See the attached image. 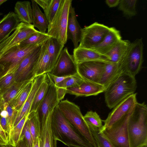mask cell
I'll return each instance as SVG.
<instances>
[{
	"label": "cell",
	"instance_id": "19",
	"mask_svg": "<svg viewBox=\"0 0 147 147\" xmlns=\"http://www.w3.org/2000/svg\"><path fill=\"white\" fill-rule=\"evenodd\" d=\"M73 56L76 65L93 61H109L108 58L105 55L101 54L91 49L78 46L74 48Z\"/></svg>",
	"mask_w": 147,
	"mask_h": 147
},
{
	"label": "cell",
	"instance_id": "46",
	"mask_svg": "<svg viewBox=\"0 0 147 147\" xmlns=\"http://www.w3.org/2000/svg\"><path fill=\"white\" fill-rule=\"evenodd\" d=\"M4 103L5 102L2 97L1 93L0 92V113L3 109Z\"/></svg>",
	"mask_w": 147,
	"mask_h": 147
},
{
	"label": "cell",
	"instance_id": "47",
	"mask_svg": "<svg viewBox=\"0 0 147 147\" xmlns=\"http://www.w3.org/2000/svg\"><path fill=\"white\" fill-rule=\"evenodd\" d=\"M7 111L3 109L0 112V117H5L7 118Z\"/></svg>",
	"mask_w": 147,
	"mask_h": 147
},
{
	"label": "cell",
	"instance_id": "11",
	"mask_svg": "<svg viewBox=\"0 0 147 147\" xmlns=\"http://www.w3.org/2000/svg\"><path fill=\"white\" fill-rule=\"evenodd\" d=\"M38 31L32 24L20 22L13 33L0 44L1 57L9 49Z\"/></svg>",
	"mask_w": 147,
	"mask_h": 147
},
{
	"label": "cell",
	"instance_id": "20",
	"mask_svg": "<svg viewBox=\"0 0 147 147\" xmlns=\"http://www.w3.org/2000/svg\"><path fill=\"white\" fill-rule=\"evenodd\" d=\"M46 40L40 47L36 66V77L50 72L55 66L47 51Z\"/></svg>",
	"mask_w": 147,
	"mask_h": 147
},
{
	"label": "cell",
	"instance_id": "29",
	"mask_svg": "<svg viewBox=\"0 0 147 147\" xmlns=\"http://www.w3.org/2000/svg\"><path fill=\"white\" fill-rule=\"evenodd\" d=\"M63 0H35L43 9L49 24L52 21Z\"/></svg>",
	"mask_w": 147,
	"mask_h": 147
},
{
	"label": "cell",
	"instance_id": "34",
	"mask_svg": "<svg viewBox=\"0 0 147 147\" xmlns=\"http://www.w3.org/2000/svg\"><path fill=\"white\" fill-rule=\"evenodd\" d=\"M84 119L90 129L100 132L102 129V121L96 112L90 111L83 116Z\"/></svg>",
	"mask_w": 147,
	"mask_h": 147
},
{
	"label": "cell",
	"instance_id": "38",
	"mask_svg": "<svg viewBox=\"0 0 147 147\" xmlns=\"http://www.w3.org/2000/svg\"><path fill=\"white\" fill-rule=\"evenodd\" d=\"M29 114H26L14 127L13 146V147H15L20 140L24 126L28 119Z\"/></svg>",
	"mask_w": 147,
	"mask_h": 147
},
{
	"label": "cell",
	"instance_id": "21",
	"mask_svg": "<svg viewBox=\"0 0 147 147\" xmlns=\"http://www.w3.org/2000/svg\"><path fill=\"white\" fill-rule=\"evenodd\" d=\"M82 30L77 19L75 9L71 6L68 18L67 34V39L71 40L74 48L78 46L81 38Z\"/></svg>",
	"mask_w": 147,
	"mask_h": 147
},
{
	"label": "cell",
	"instance_id": "3",
	"mask_svg": "<svg viewBox=\"0 0 147 147\" xmlns=\"http://www.w3.org/2000/svg\"><path fill=\"white\" fill-rule=\"evenodd\" d=\"M136 88L135 77L123 72L105 91L107 106L110 109L113 108L127 97L134 93Z\"/></svg>",
	"mask_w": 147,
	"mask_h": 147
},
{
	"label": "cell",
	"instance_id": "4",
	"mask_svg": "<svg viewBox=\"0 0 147 147\" xmlns=\"http://www.w3.org/2000/svg\"><path fill=\"white\" fill-rule=\"evenodd\" d=\"M58 106L67 120L93 147H97L91 131L84 119L79 107L67 99L60 101Z\"/></svg>",
	"mask_w": 147,
	"mask_h": 147
},
{
	"label": "cell",
	"instance_id": "2",
	"mask_svg": "<svg viewBox=\"0 0 147 147\" xmlns=\"http://www.w3.org/2000/svg\"><path fill=\"white\" fill-rule=\"evenodd\" d=\"M127 130L129 147L147 145V107L137 102L128 119Z\"/></svg>",
	"mask_w": 147,
	"mask_h": 147
},
{
	"label": "cell",
	"instance_id": "17",
	"mask_svg": "<svg viewBox=\"0 0 147 147\" xmlns=\"http://www.w3.org/2000/svg\"><path fill=\"white\" fill-rule=\"evenodd\" d=\"M46 74L36 77L33 80L32 86L28 96L24 104L18 111L14 123V127L26 114H28L36 94L44 80Z\"/></svg>",
	"mask_w": 147,
	"mask_h": 147
},
{
	"label": "cell",
	"instance_id": "50",
	"mask_svg": "<svg viewBox=\"0 0 147 147\" xmlns=\"http://www.w3.org/2000/svg\"><path fill=\"white\" fill-rule=\"evenodd\" d=\"M7 1V0H0V6L3 3Z\"/></svg>",
	"mask_w": 147,
	"mask_h": 147
},
{
	"label": "cell",
	"instance_id": "7",
	"mask_svg": "<svg viewBox=\"0 0 147 147\" xmlns=\"http://www.w3.org/2000/svg\"><path fill=\"white\" fill-rule=\"evenodd\" d=\"M142 38L131 43L124 57L119 62L124 72L135 77L141 68L143 59Z\"/></svg>",
	"mask_w": 147,
	"mask_h": 147
},
{
	"label": "cell",
	"instance_id": "44",
	"mask_svg": "<svg viewBox=\"0 0 147 147\" xmlns=\"http://www.w3.org/2000/svg\"><path fill=\"white\" fill-rule=\"evenodd\" d=\"M120 0H107L106 3L110 7H114L119 5Z\"/></svg>",
	"mask_w": 147,
	"mask_h": 147
},
{
	"label": "cell",
	"instance_id": "9",
	"mask_svg": "<svg viewBox=\"0 0 147 147\" xmlns=\"http://www.w3.org/2000/svg\"><path fill=\"white\" fill-rule=\"evenodd\" d=\"M109 28L103 24L95 22L82 28L81 39L78 46L92 48L101 41Z\"/></svg>",
	"mask_w": 147,
	"mask_h": 147
},
{
	"label": "cell",
	"instance_id": "28",
	"mask_svg": "<svg viewBox=\"0 0 147 147\" xmlns=\"http://www.w3.org/2000/svg\"><path fill=\"white\" fill-rule=\"evenodd\" d=\"M14 11L20 22L32 24V9L30 1L17 2L14 7Z\"/></svg>",
	"mask_w": 147,
	"mask_h": 147
},
{
	"label": "cell",
	"instance_id": "16",
	"mask_svg": "<svg viewBox=\"0 0 147 147\" xmlns=\"http://www.w3.org/2000/svg\"><path fill=\"white\" fill-rule=\"evenodd\" d=\"M105 90V87L99 83L84 80L78 86L67 88L66 94L74 95L76 97L88 96L97 95Z\"/></svg>",
	"mask_w": 147,
	"mask_h": 147
},
{
	"label": "cell",
	"instance_id": "40",
	"mask_svg": "<svg viewBox=\"0 0 147 147\" xmlns=\"http://www.w3.org/2000/svg\"><path fill=\"white\" fill-rule=\"evenodd\" d=\"M15 82L13 73L8 74L0 78V92L2 93Z\"/></svg>",
	"mask_w": 147,
	"mask_h": 147
},
{
	"label": "cell",
	"instance_id": "51",
	"mask_svg": "<svg viewBox=\"0 0 147 147\" xmlns=\"http://www.w3.org/2000/svg\"><path fill=\"white\" fill-rule=\"evenodd\" d=\"M4 146H5V145L0 140V147H3Z\"/></svg>",
	"mask_w": 147,
	"mask_h": 147
},
{
	"label": "cell",
	"instance_id": "12",
	"mask_svg": "<svg viewBox=\"0 0 147 147\" xmlns=\"http://www.w3.org/2000/svg\"><path fill=\"white\" fill-rule=\"evenodd\" d=\"M136 94L134 93L129 95L113 108L107 119L102 120L104 124L102 131L110 127L133 110L137 102Z\"/></svg>",
	"mask_w": 147,
	"mask_h": 147
},
{
	"label": "cell",
	"instance_id": "6",
	"mask_svg": "<svg viewBox=\"0 0 147 147\" xmlns=\"http://www.w3.org/2000/svg\"><path fill=\"white\" fill-rule=\"evenodd\" d=\"M43 42L23 47H20L17 45L7 50L0 58V64L4 67V71L0 78L14 73L22 60Z\"/></svg>",
	"mask_w": 147,
	"mask_h": 147
},
{
	"label": "cell",
	"instance_id": "54",
	"mask_svg": "<svg viewBox=\"0 0 147 147\" xmlns=\"http://www.w3.org/2000/svg\"><path fill=\"white\" fill-rule=\"evenodd\" d=\"M141 147H147V145H144V146H143Z\"/></svg>",
	"mask_w": 147,
	"mask_h": 147
},
{
	"label": "cell",
	"instance_id": "32",
	"mask_svg": "<svg viewBox=\"0 0 147 147\" xmlns=\"http://www.w3.org/2000/svg\"><path fill=\"white\" fill-rule=\"evenodd\" d=\"M46 42L48 52L55 65L64 45L52 37L47 40Z\"/></svg>",
	"mask_w": 147,
	"mask_h": 147
},
{
	"label": "cell",
	"instance_id": "24",
	"mask_svg": "<svg viewBox=\"0 0 147 147\" xmlns=\"http://www.w3.org/2000/svg\"><path fill=\"white\" fill-rule=\"evenodd\" d=\"M16 14L9 12L0 20V44L5 40L20 23Z\"/></svg>",
	"mask_w": 147,
	"mask_h": 147
},
{
	"label": "cell",
	"instance_id": "10",
	"mask_svg": "<svg viewBox=\"0 0 147 147\" xmlns=\"http://www.w3.org/2000/svg\"><path fill=\"white\" fill-rule=\"evenodd\" d=\"M41 45L28 55L20 64L13 73L15 82L32 80L36 77V64Z\"/></svg>",
	"mask_w": 147,
	"mask_h": 147
},
{
	"label": "cell",
	"instance_id": "13",
	"mask_svg": "<svg viewBox=\"0 0 147 147\" xmlns=\"http://www.w3.org/2000/svg\"><path fill=\"white\" fill-rule=\"evenodd\" d=\"M77 73V65L73 57L65 47L61 51L54 68L49 73L62 76H73Z\"/></svg>",
	"mask_w": 147,
	"mask_h": 147
},
{
	"label": "cell",
	"instance_id": "27",
	"mask_svg": "<svg viewBox=\"0 0 147 147\" xmlns=\"http://www.w3.org/2000/svg\"><path fill=\"white\" fill-rule=\"evenodd\" d=\"M33 25L39 31L46 33L49 26V23L44 13L40 9L35 0H32Z\"/></svg>",
	"mask_w": 147,
	"mask_h": 147
},
{
	"label": "cell",
	"instance_id": "15",
	"mask_svg": "<svg viewBox=\"0 0 147 147\" xmlns=\"http://www.w3.org/2000/svg\"><path fill=\"white\" fill-rule=\"evenodd\" d=\"M105 62L93 61L78 64L77 73L84 80L99 83Z\"/></svg>",
	"mask_w": 147,
	"mask_h": 147
},
{
	"label": "cell",
	"instance_id": "14",
	"mask_svg": "<svg viewBox=\"0 0 147 147\" xmlns=\"http://www.w3.org/2000/svg\"><path fill=\"white\" fill-rule=\"evenodd\" d=\"M47 75L49 82L48 89L37 111L41 123L45 120L48 115L54 111L60 102L58 99L56 86L52 80Z\"/></svg>",
	"mask_w": 147,
	"mask_h": 147
},
{
	"label": "cell",
	"instance_id": "39",
	"mask_svg": "<svg viewBox=\"0 0 147 147\" xmlns=\"http://www.w3.org/2000/svg\"><path fill=\"white\" fill-rule=\"evenodd\" d=\"M90 129L97 147H114L101 132L92 129Z\"/></svg>",
	"mask_w": 147,
	"mask_h": 147
},
{
	"label": "cell",
	"instance_id": "41",
	"mask_svg": "<svg viewBox=\"0 0 147 147\" xmlns=\"http://www.w3.org/2000/svg\"><path fill=\"white\" fill-rule=\"evenodd\" d=\"M22 135L24 136L27 147H32L33 142L30 130L28 118L24 126Z\"/></svg>",
	"mask_w": 147,
	"mask_h": 147
},
{
	"label": "cell",
	"instance_id": "8",
	"mask_svg": "<svg viewBox=\"0 0 147 147\" xmlns=\"http://www.w3.org/2000/svg\"><path fill=\"white\" fill-rule=\"evenodd\" d=\"M133 110L110 127L100 132L114 147H129L127 123Z\"/></svg>",
	"mask_w": 147,
	"mask_h": 147
},
{
	"label": "cell",
	"instance_id": "43",
	"mask_svg": "<svg viewBox=\"0 0 147 147\" xmlns=\"http://www.w3.org/2000/svg\"><path fill=\"white\" fill-rule=\"evenodd\" d=\"M0 140L5 145L8 144V139L7 135L3 129L0 124Z\"/></svg>",
	"mask_w": 147,
	"mask_h": 147
},
{
	"label": "cell",
	"instance_id": "45",
	"mask_svg": "<svg viewBox=\"0 0 147 147\" xmlns=\"http://www.w3.org/2000/svg\"><path fill=\"white\" fill-rule=\"evenodd\" d=\"M15 147H28L23 136H22L20 140Z\"/></svg>",
	"mask_w": 147,
	"mask_h": 147
},
{
	"label": "cell",
	"instance_id": "52",
	"mask_svg": "<svg viewBox=\"0 0 147 147\" xmlns=\"http://www.w3.org/2000/svg\"><path fill=\"white\" fill-rule=\"evenodd\" d=\"M3 147H13L12 146H11L9 144H7V145L4 146Z\"/></svg>",
	"mask_w": 147,
	"mask_h": 147
},
{
	"label": "cell",
	"instance_id": "1",
	"mask_svg": "<svg viewBox=\"0 0 147 147\" xmlns=\"http://www.w3.org/2000/svg\"><path fill=\"white\" fill-rule=\"evenodd\" d=\"M51 127L55 139L68 146L93 147L65 118L58 105L53 113Z\"/></svg>",
	"mask_w": 147,
	"mask_h": 147
},
{
	"label": "cell",
	"instance_id": "36",
	"mask_svg": "<svg viewBox=\"0 0 147 147\" xmlns=\"http://www.w3.org/2000/svg\"><path fill=\"white\" fill-rule=\"evenodd\" d=\"M51 37L47 33H42L38 31L17 45L20 47H23L43 42Z\"/></svg>",
	"mask_w": 147,
	"mask_h": 147
},
{
	"label": "cell",
	"instance_id": "18",
	"mask_svg": "<svg viewBox=\"0 0 147 147\" xmlns=\"http://www.w3.org/2000/svg\"><path fill=\"white\" fill-rule=\"evenodd\" d=\"M121 39L120 31L114 27H110L101 41L91 49L105 55Z\"/></svg>",
	"mask_w": 147,
	"mask_h": 147
},
{
	"label": "cell",
	"instance_id": "48",
	"mask_svg": "<svg viewBox=\"0 0 147 147\" xmlns=\"http://www.w3.org/2000/svg\"><path fill=\"white\" fill-rule=\"evenodd\" d=\"M39 138H37L33 142L32 147H39Z\"/></svg>",
	"mask_w": 147,
	"mask_h": 147
},
{
	"label": "cell",
	"instance_id": "55",
	"mask_svg": "<svg viewBox=\"0 0 147 147\" xmlns=\"http://www.w3.org/2000/svg\"><path fill=\"white\" fill-rule=\"evenodd\" d=\"M3 13H0V16L3 15Z\"/></svg>",
	"mask_w": 147,
	"mask_h": 147
},
{
	"label": "cell",
	"instance_id": "30",
	"mask_svg": "<svg viewBox=\"0 0 147 147\" xmlns=\"http://www.w3.org/2000/svg\"><path fill=\"white\" fill-rule=\"evenodd\" d=\"M32 80L19 82H15L10 87L1 93L4 102L10 103L18 94Z\"/></svg>",
	"mask_w": 147,
	"mask_h": 147
},
{
	"label": "cell",
	"instance_id": "33",
	"mask_svg": "<svg viewBox=\"0 0 147 147\" xmlns=\"http://www.w3.org/2000/svg\"><path fill=\"white\" fill-rule=\"evenodd\" d=\"M49 83L48 78L47 75L45 79L36 94L31 107L29 113L37 111L46 94L48 87Z\"/></svg>",
	"mask_w": 147,
	"mask_h": 147
},
{
	"label": "cell",
	"instance_id": "49",
	"mask_svg": "<svg viewBox=\"0 0 147 147\" xmlns=\"http://www.w3.org/2000/svg\"><path fill=\"white\" fill-rule=\"evenodd\" d=\"M4 71L3 67L0 64V78L1 77Z\"/></svg>",
	"mask_w": 147,
	"mask_h": 147
},
{
	"label": "cell",
	"instance_id": "37",
	"mask_svg": "<svg viewBox=\"0 0 147 147\" xmlns=\"http://www.w3.org/2000/svg\"><path fill=\"white\" fill-rule=\"evenodd\" d=\"M137 1L120 0L118 8L126 16L131 17L134 16L137 14L136 8Z\"/></svg>",
	"mask_w": 147,
	"mask_h": 147
},
{
	"label": "cell",
	"instance_id": "53",
	"mask_svg": "<svg viewBox=\"0 0 147 147\" xmlns=\"http://www.w3.org/2000/svg\"><path fill=\"white\" fill-rule=\"evenodd\" d=\"M68 147H77V146H68Z\"/></svg>",
	"mask_w": 147,
	"mask_h": 147
},
{
	"label": "cell",
	"instance_id": "22",
	"mask_svg": "<svg viewBox=\"0 0 147 147\" xmlns=\"http://www.w3.org/2000/svg\"><path fill=\"white\" fill-rule=\"evenodd\" d=\"M123 72L119 63L105 62L104 69L99 83L106 88Z\"/></svg>",
	"mask_w": 147,
	"mask_h": 147
},
{
	"label": "cell",
	"instance_id": "23",
	"mask_svg": "<svg viewBox=\"0 0 147 147\" xmlns=\"http://www.w3.org/2000/svg\"><path fill=\"white\" fill-rule=\"evenodd\" d=\"M53 111L48 115L45 120L41 123L39 147H57V141L54 137L51 127V119Z\"/></svg>",
	"mask_w": 147,
	"mask_h": 147
},
{
	"label": "cell",
	"instance_id": "5",
	"mask_svg": "<svg viewBox=\"0 0 147 147\" xmlns=\"http://www.w3.org/2000/svg\"><path fill=\"white\" fill-rule=\"evenodd\" d=\"M72 0H63L51 22L47 34L64 45L67 40V27Z\"/></svg>",
	"mask_w": 147,
	"mask_h": 147
},
{
	"label": "cell",
	"instance_id": "25",
	"mask_svg": "<svg viewBox=\"0 0 147 147\" xmlns=\"http://www.w3.org/2000/svg\"><path fill=\"white\" fill-rule=\"evenodd\" d=\"M83 79L77 73L68 77L61 82L55 85L57 91L58 99L60 102L64 98L66 94L68 88L78 87L84 81Z\"/></svg>",
	"mask_w": 147,
	"mask_h": 147
},
{
	"label": "cell",
	"instance_id": "56",
	"mask_svg": "<svg viewBox=\"0 0 147 147\" xmlns=\"http://www.w3.org/2000/svg\"><path fill=\"white\" fill-rule=\"evenodd\" d=\"M0 57H1V54L0 53Z\"/></svg>",
	"mask_w": 147,
	"mask_h": 147
},
{
	"label": "cell",
	"instance_id": "26",
	"mask_svg": "<svg viewBox=\"0 0 147 147\" xmlns=\"http://www.w3.org/2000/svg\"><path fill=\"white\" fill-rule=\"evenodd\" d=\"M131 43L128 40L121 39L105 55L109 61L119 63L125 54Z\"/></svg>",
	"mask_w": 147,
	"mask_h": 147
},
{
	"label": "cell",
	"instance_id": "31",
	"mask_svg": "<svg viewBox=\"0 0 147 147\" xmlns=\"http://www.w3.org/2000/svg\"><path fill=\"white\" fill-rule=\"evenodd\" d=\"M28 121L33 142L37 138H39L40 134L41 123L37 111L29 113Z\"/></svg>",
	"mask_w": 147,
	"mask_h": 147
},
{
	"label": "cell",
	"instance_id": "42",
	"mask_svg": "<svg viewBox=\"0 0 147 147\" xmlns=\"http://www.w3.org/2000/svg\"><path fill=\"white\" fill-rule=\"evenodd\" d=\"M0 124L3 129L7 134L8 137L9 128L7 118L5 117H1Z\"/></svg>",
	"mask_w": 147,
	"mask_h": 147
},
{
	"label": "cell",
	"instance_id": "35",
	"mask_svg": "<svg viewBox=\"0 0 147 147\" xmlns=\"http://www.w3.org/2000/svg\"><path fill=\"white\" fill-rule=\"evenodd\" d=\"M33 80L29 83L9 103L18 111L22 107L28 96L32 86Z\"/></svg>",
	"mask_w": 147,
	"mask_h": 147
}]
</instances>
